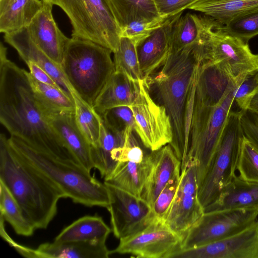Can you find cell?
Wrapping results in <instances>:
<instances>
[{
	"mask_svg": "<svg viewBox=\"0 0 258 258\" xmlns=\"http://www.w3.org/2000/svg\"><path fill=\"white\" fill-rule=\"evenodd\" d=\"M34 96L43 109L52 113L75 112L74 98L61 89L36 80L27 72Z\"/></svg>",
	"mask_w": 258,
	"mask_h": 258,
	"instance_id": "obj_31",
	"label": "cell"
},
{
	"mask_svg": "<svg viewBox=\"0 0 258 258\" xmlns=\"http://www.w3.org/2000/svg\"><path fill=\"white\" fill-rule=\"evenodd\" d=\"M169 258H258V221L219 240L198 247L179 249Z\"/></svg>",
	"mask_w": 258,
	"mask_h": 258,
	"instance_id": "obj_16",
	"label": "cell"
},
{
	"mask_svg": "<svg viewBox=\"0 0 258 258\" xmlns=\"http://www.w3.org/2000/svg\"><path fill=\"white\" fill-rule=\"evenodd\" d=\"M26 70L7 57L0 45V122L11 136L35 150L60 159L73 160L36 99Z\"/></svg>",
	"mask_w": 258,
	"mask_h": 258,
	"instance_id": "obj_2",
	"label": "cell"
},
{
	"mask_svg": "<svg viewBox=\"0 0 258 258\" xmlns=\"http://www.w3.org/2000/svg\"><path fill=\"white\" fill-rule=\"evenodd\" d=\"M236 170L242 180L258 183V147L244 135L240 145Z\"/></svg>",
	"mask_w": 258,
	"mask_h": 258,
	"instance_id": "obj_35",
	"label": "cell"
},
{
	"mask_svg": "<svg viewBox=\"0 0 258 258\" xmlns=\"http://www.w3.org/2000/svg\"><path fill=\"white\" fill-rule=\"evenodd\" d=\"M44 112L49 124L75 161L90 172L94 168L91 146L79 130L74 112Z\"/></svg>",
	"mask_w": 258,
	"mask_h": 258,
	"instance_id": "obj_19",
	"label": "cell"
},
{
	"mask_svg": "<svg viewBox=\"0 0 258 258\" xmlns=\"http://www.w3.org/2000/svg\"><path fill=\"white\" fill-rule=\"evenodd\" d=\"M134 132H126L118 164L104 182L140 197L152 167L153 151L144 150L146 147L140 143Z\"/></svg>",
	"mask_w": 258,
	"mask_h": 258,
	"instance_id": "obj_12",
	"label": "cell"
},
{
	"mask_svg": "<svg viewBox=\"0 0 258 258\" xmlns=\"http://www.w3.org/2000/svg\"><path fill=\"white\" fill-rule=\"evenodd\" d=\"M113 54L115 72L122 73L137 82L143 80L136 43L132 40L120 37L118 46Z\"/></svg>",
	"mask_w": 258,
	"mask_h": 258,
	"instance_id": "obj_34",
	"label": "cell"
},
{
	"mask_svg": "<svg viewBox=\"0 0 258 258\" xmlns=\"http://www.w3.org/2000/svg\"><path fill=\"white\" fill-rule=\"evenodd\" d=\"M13 151L23 161L55 185L75 203L107 208V188L73 160L60 159L39 152L13 136L8 138Z\"/></svg>",
	"mask_w": 258,
	"mask_h": 258,
	"instance_id": "obj_5",
	"label": "cell"
},
{
	"mask_svg": "<svg viewBox=\"0 0 258 258\" xmlns=\"http://www.w3.org/2000/svg\"><path fill=\"white\" fill-rule=\"evenodd\" d=\"M168 18L162 17L151 21L132 22L121 30V37L128 38L136 44L161 26Z\"/></svg>",
	"mask_w": 258,
	"mask_h": 258,
	"instance_id": "obj_40",
	"label": "cell"
},
{
	"mask_svg": "<svg viewBox=\"0 0 258 258\" xmlns=\"http://www.w3.org/2000/svg\"><path fill=\"white\" fill-rule=\"evenodd\" d=\"M139 82L125 75L114 72L97 98L93 108L100 115L105 111L117 107H130L136 99Z\"/></svg>",
	"mask_w": 258,
	"mask_h": 258,
	"instance_id": "obj_24",
	"label": "cell"
},
{
	"mask_svg": "<svg viewBox=\"0 0 258 258\" xmlns=\"http://www.w3.org/2000/svg\"><path fill=\"white\" fill-rule=\"evenodd\" d=\"M258 216V206L204 212L187 231L180 249L214 242L235 234L249 226Z\"/></svg>",
	"mask_w": 258,
	"mask_h": 258,
	"instance_id": "obj_10",
	"label": "cell"
},
{
	"mask_svg": "<svg viewBox=\"0 0 258 258\" xmlns=\"http://www.w3.org/2000/svg\"><path fill=\"white\" fill-rule=\"evenodd\" d=\"M256 9L258 0H199L187 8L201 12L224 26Z\"/></svg>",
	"mask_w": 258,
	"mask_h": 258,
	"instance_id": "obj_28",
	"label": "cell"
},
{
	"mask_svg": "<svg viewBox=\"0 0 258 258\" xmlns=\"http://www.w3.org/2000/svg\"><path fill=\"white\" fill-rule=\"evenodd\" d=\"M109 194L107 208L114 235L118 239L134 235L155 221L151 206L141 197L105 183Z\"/></svg>",
	"mask_w": 258,
	"mask_h": 258,
	"instance_id": "obj_13",
	"label": "cell"
},
{
	"mask_svg": "<svg viewBox=\"0 0 258 258\" xmlns=\"http://www.w3.org/2000/svg\"><path fill=\"white\" fill-rule=\"evenodd\" d=\"M198 189L195 165L187 161L181 168L177 191L163 219L164 223L183 239L205 212Z\"/></svg>",
	"mask_w": 258,
	"mask_h": 258,
	"instance_id": "obj_14",
	"label": "cell"
},
{
	"mask_svg": "<svg viewBox=\"0 0 258 258\" xmlns=\"http://www.w3.org/2000/svg\"><path fill=\"white\" fill-rule=\"evenodd\" d=\"M106 240L44 243L33 249L37 258H107L110 250Z\"/></svg>",
	"mask_w": 258,
	"mask_h": 258,
	"instance_id": "obj_22",
	"label": "cell"
},
{
	"mask_svg": "<svg viewBox=\"0 0 258 258\" xmlns=\"http://www.w3.org/2000/svg\"><path fill=\"white\" fill-rule=\"evenodd\" d=\"M1 216L18 235L30 236L36 230L25 216L21 207L11 191L0 181Z\"/></svg>",
	"mask_w": 258,
	"mask_h": 258,
	"instance_id": "obj_32",
	"label": "cell"
},
{
	"mask_svg": "<svg viewBox=\"0 0 258 258\" xmlns=\"http://www.w3.org/2000/svg\"><path fill=\"white\" fill-rule=\"evenodd\" d=\"M122 30L132 22L151 21L161 17L154 0H107Z\"/></svg>",
	"mask_w": 258,
	"mask_h": 258,
	"instance_id": "obj_30",
	"label": "cell"
},
{
	"mask_svg": "<svg viewBox=\"0 0 258 258\" xmlns=\"http://www.w3.org/2000/svg\"><path fill=\"white\" fill-rule=\"evenodd\" d=\"M239 85L217 63L209 61L200 64L186 158V162L195 165L199 188L219 146Z\"/></svg>",
	"mask_w": 258,
	"mask_h": 258,
	"instance_id": "obj_1",
	"label": "cell"
},
{
	"mask_svg": "<svg viewBox=\"0 0 258 258\" xmlns=\"http://www.w3.org/2000/svg\"><path fill=\"white\" fill-rule=\"evenodd\" d=\"M258 206V183L249 182L235 175L204 212Z\"/></svg>",
	"mask_w": 258,
	"mask_h": 258,
	"instance_id": "obj_25",
	"label": "cell"
},
{
	"mask_svg": "<svg viewBox=\"0 0 258 258\" xmlns=\"http://www.w3.org/2000/svg\"><path fill=\"white\" fill-rule=\"evenodd\" d=\"M247 111L255 114L258 118V91L252 98Z\"/></svg>",
	"mask_w": 258,
	"mask_h": 258,
	"instance_id": "obj_44",
	"label": "cell"
},
{
	"mask_svg": "<svg viewBox=\"0 0 258 258\" xmlns=\"http://www.w3.org/2000/svg\"><path fill=\"white\" fill-rule=\"evenodd\" d=\"M76 124L91 146L97 145L101 134L102 119L94 108L84 101L75 92L72 93Z\"/></svg>",
	"mask_w": 258,
	"mask_h": 258,
	"instance_id": "obj_33",
	"label": "cell"
},
{
	"mask_svg": "<svg viewBox=\"0 0 258 258\" xmlns=\"http://www.w3.org/2000/svg\"><path fill=\"white\" fill-rule=\"evenodd\" d=\"M198 50L201 64L217 63L240 85L248 75L258 72V54L251 52L248 43L228 33L216 20L207 28Z\"/></svg>",
	"mask_w": 258,
	"mask_h": 258,
	"instance_id": "obj_8",
	"label": "cell"
},
{
	"mask_svg": "<svg viewBox=\"0 0 258 258\" xmlns=\"http://www.w3.org/2000/svg\"><path fill=\"white\" fill-rule=\"evenodd\" d=\"M30 74L38 81L61 89L54 80L45 71L36 63L28 61L26 63Z\"/></svg>",
	"mask_w": 258,
	"mask_h": 258,
	"instance_id": "obj_43",
	"label": "cell"
},
{
	"mask_svg": "<svg viewBox=\"0 0 258 258\" xmlns=\"http://www.w3.org/2000/svg\"><path fill=\"white\" fill-rule=\"evenodd\" d=\"M41 0H0V32L27 28L42 7Z\"/></svg>",
	"mask_w": 258,
	"mask_h": 258,
	"instance_id": "obj_26",
	"label": "cell"
},
{
	"mask_svg": "<svg viewBox=\"0 0 258 258\" xmlns=\"http://www.w3.org/2000/svg\"><path fill=\"white\" fill-rule=\"evenodd\" d=\"M149 91L146 81L140 80L137 97L130 107L136 134L148 149L154 151L171 144L173 129L165 107L155 103Z\"/></svg>",
	"mask_w": 258,
	"mask_h": 258,
	"instance_id": "obj_11",
	"label": "cell"
},
{
	"mask_svg": "<svg viewBox=\"0 0 258 258\" xmlns=\"http://www.w3.org/2000/svg\"><path fill=\"white\" fill-rule=\"evenodd\" d=\"M258 91V72L248 75L237 88L234 101L240 110L248 111L251 101Z\"/></svg>",
	"mask_w": 258,
	"mask_h": 258,
	"instance_id": "obj_39",
	"label": "cell"
},
{
	"mask_svg": "<svg viewBox=\"0 0 258 258\" xmlns=\"http://www.w3.org/2000/svg\"><path fill=\"white\" fill-rule=\"evenodd\" d=\"M243 112L231 110L212 165L198 189L204 210L213 203L234 178L244 133L241 124Z\"/></svg>",
	"mask_w": 258,
	"mask_h": 258,
	"instance_id": "obj_9",
	"label": "cell"
},
{
	"mask_svg": "<svg viewBox=\"0 0 258 258\" xmlns=\"http://www.w3.org/2000/svg\"><path fill=\"white\" fill-rule=\"evenodd\" d=\"M180 13L169 17L161 26L136 44L143 80L156 72L169 55L172 26Z\"/></svg>",
	"mask_w": 258,
	"mask_h": 258,
	"instance_id": "obj_18",
	"label": "cell"
},
{
	"mask_svg": "<svg viewBox=\"0 0 258 258\" xmlns=\"http://www.w3.org/2000/svg\"><path fill=\"white\" fill-rule=\"evenodd\" d=\"M0 181L5 184L35 229H46L57 213L63 192L11 149L0 136Z\"/></svg>",
	"mask_w": 258,
	"mask_h": 258,
	"instance_id": "obj_3",
	"label": "cell"
},
{
	"mask_svg": "<svg viewBox=\"0 0 258 258\" xmlns=\"http://www.w3.org/2000/svg\"><path fill=\"white\" fill-rule=\"evenodd\" d=\"M112 52L91 41L73 37L66 46L61 70L74 92L93 107L115 72Z\"/></svg>",
	"mask_w": 258,
	"mask_h": 258,
	"instance_id": "obj_6",
	"label": "cell"
},
{
	"mask_svg": "<svg viewBox=\"0 0 258 258\" xmlns=\"http://www.w3.org/2000/svg\"><path fill=\"white\" fill-rule=\"evenodd\" d=\"M182 237L171 230L163 221H155L144 230L119 239L110 254H130L140 258H169L181 248Z\"/></svg>",
	"mask_w": 258,
	"mask_h": 258,
	"instance_id": "obj_15",
	"label": "cell"
},
{
	"mask_svg": "<svg viewBox=\"0 0 258 258\" xmlns=\"http://www.w3.org/2000/svg\"><path fill=\"white\" fill-rule=\"evenodd\" d=\"M5 41L13 47L26 63L33 62L45 71L56 83L61 90L73 98L74 92L60 66L43 52L30 38L27 28L5 34Z\"/></svg>",
	"mask_w": 258,
	"mask_h": 258,
	"instance_id": "obj_20",
	"label": "cell"
},
{
	"mask_svg": "<svg viewBox=\"0 0 258 258\" xmlns=\"http://www.w3.org/2000/svg\"><path fill=\"white\" fill-rule=\"evenodd\" d=\"M181 171L169 180L154 203L152 209L156 221H163L174 199L179 184Z\"/></svg>",
	"mask_w": 258,
	"mask_h": 258,
	"instance_id": "obj_38",
	"label": "cell"
},
{
	"mask_svg": "<svg viewBox=\"0 0 258 258\" xmlns=\"http://www.w3.org/2000/svg\"><path fill=\"white\" fill-rule=\"evenodd\" d=\"M111 231L102 217L98 215H87L79 218L63 229L54 241L106 240Z\"/></svg>",
	"mask_w": 258,
	"mask_h": 258,
	"instance_id": "obj_29",
	"label": "cell"
},
{
	"mask_svg": "<svg viewBox=\"0 0 258 258\" xmlns=\"http://www.w3.org/2000/svg\"><path fill=\"white\" fill-rule=\"evenodd\" d=\"M211 19L206 15L181 13L172 26L171 52L199 45Z\"/></svg>",
	"mask_w": 258,
	"mask_h": 258,
	"instance_id": "obj_27",
	"label": "cell"
},
{
	"mask_svg": "<svg viewBox=\"0 0 258 258\" xmlns=\"http://www.w3.org/2000/svg\"><path fill=\"white\" fill-rule=\"evenodd\" d=\"M230 34L248 43L258 35V9L241 15L224 26Z\"/></svg>",
	"mask_w": 258,
	"mask_h": 258,
	"instance_id": "obj_36",
	"label": "cell"
},
{
	"mask_svg": "<svg viewBox=\"0 0 258 258\" xmlns=\"http://www.w3.org/2000/svg\"><path fill=\"white\" fill-rule=\"evenodd\" d=\"M200 64L195 46L170 52L157 71L145 79L154 87L161 105L170 117L173 140L170 144L181 162L186 163L188 150L185 140V113L189 91Z\"/></svg>",
	"mask_w": 258,
	"mask_h": 258,
	"instance_id": "obj_4",
	"label": "cell"
},
{
	"mask_svg": "<svg viewBox=\"0 0 258 258\" xmlns=\"http://www.w3.org/2000/svg\"><path fill=\"white\" fill-rule=\"evenodd\" d=\"M252 114L251 116L244 112L241 118V124L244 136L258 147V118Z\"/></svg>",
	"mask_w": 258,
	"mask_h": 258,
	"instance_id": "obj_42",
	"label": "cell"
},
{
	"mask_svg": "<svg viewBox=\"0 0 258 258\" xmlns=\"http://www.w3.org/2000/svg\"><path fill=\"white\" fill-rule=\"evenodd\" d=\"M42 7L26 28L35 44L59 66L70 40L59 29L53 17V5L42 1Z\"/></svg>",
	"mask_w": 258,
	"mask_h": 258,
	"instance_id": "obj_17",
	"label": "cell"
},
{
	"mask_svg": "<svg viewBox=\"0 0 258 258\" xmlns=\"http://www.w3.org/2000/svg\"><path fill=\"white\" fill-rule=\"evenodd\" d=\"M181 162L170 144L153 151V164L140 197L152 206L169 180L181 171Z\"/></svg>",
	"mask_w": 258,
	"mask_h": 258,
	"instance_id": "obj_21",
	"label": "cell"
},
{
	"mask_svg": "<svg viewBox=\"0 0 258 258\" xmlns=\"http://www.w3.org/2000/svg\"><path fill=\"white\" fill-rule=\"evenodd\" d=\"M60 7L72 24V37L88 40L114 52L121 37L107 0H42Z\"/></svg>",
	"mask_w": 258,
	"mask_h": 258,
	"instance_id": "obj_7",
	"label": "cell"
},
{
	"mask_svg": "<svg viewBox=\"0 0 258 258\" xmlns=\"http://www.w3.org/2000/svg\"><path fill=\"white\" fill-rule=\"evenodd\" d=\"M125 134L115 131L102 120L101 134L95 146H91V157L94 168L104 179L113 172L119 161Z\"/></svg>",
	"mask_w": 258,
	"mask_h": 258,
	"instance_id": "obj_23",
	"label": "cell"
},
{
	"mask_svg": "<svg viewBox=\"0 0 258 258\" xmlns=\"http://www.w3.org/2000/svg\"><path fill=\"white\" fill-rule=\"evenodd\" d=\"M103 122L111 129L125 134L134 130L135 120L131 108L120 106L108 109L100 115Z\"/></svg>",
	"mask_w": 258,
	"mask_h": 258,
	"instance_id": "obj_37",
	"label": "cell"
},
{
	"mask_svg": "<svg viewBox=\"0 0 258 258\" xmlns=\"http://www.w3.org/2000/svg\"><path fill=\"white\" fill-rule=\"evenodd\" d=\"M199 0H154L159 15L169 17L182 12Z\"/></svg>",
	"mask_w": 258,
	"mask_h": 258,
	"instance_id": "obj_41",
	"label": "cell"
}]
</instances>
